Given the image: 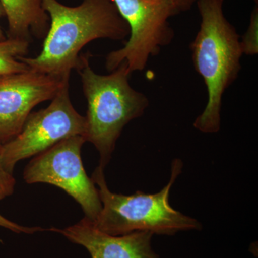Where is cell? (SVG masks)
Listing matches in <instances>:
<instances>
[{
    "instance_id": "obj_1",
    "label": "cell",
    "mask_w": 258,
    "mask_h": 258,
    "mask_svg": "<svg viewBox=\"0 0 258 258\" xmlns=\"http://www.w3.org/2000/svg\"><path fill=\"white\" fill-rule=\"evenodd\" d=\"M42 6L50 24L41 52L35 57H18L35 72L70 79L86 44L101 38L124 40L130 34L113 0H83L77 7L42 0Z\"/></svg>"
},
{
    "instance_id": "obj_2",
    "label": "cell",
    "mask_w": 258,
    "mask_h": 258,
    "mask_svg": "<svg viewBox=\"0 0 258 258\" xmlns=\"http://www.w3.org/2000/svg\"><path fill=\"white\" fill-rule=\"evenodd\" d=\"M196 3L201 24L190 47L195 70L206 85L208 101L194 126L203 133H217L221 126L222 96L241 69L240 38L224 15V0Z\"/></svg>"
},
{
    "instance_id": "obj_3",
    "label": "cell",
    "mask_w": 258,
    "mask_h": 258,
    "mask_svg": "<svg viewBox=\"0 0 258 258\" xmlns=\"http://www.w3.org/2000/svg\"><path fill=\"white\" fill-rule=\"evenodd\" d=\"M76 70L88 104L83 138L96 148L99 166L105 169L125 125L144 114L149 99L129 84L132 73L125 62L111 74L99 75L91 69L89 56L81 55Z\"/></svg>"
},
{
    "instance_id": "obj_4",
    "label": "cell",
    "mask_w": 258,
    "mask_h": 258,
    "mask_svg": "<svg viewBox=\"0 0 258 258\" xmlns=\"http://www.w3.org/2000/svg\"><path fill=\"white\" fill-rule=\"evenodd\" d=\"M182 168L181 160L173 161L170 180L159 192L138 191L134 195H124L110 191L104 169L98 166L91 179L98 186L102 210L96 221L91 223L98 230L115 236L134 232L171 236L182 231L201 230L198 220L174 210L169 204L171 187Z\"/></svg>"
},
{
    "instance_id": "obj_5",
    "label": "cell",
    "mask_w": 258,
    "mask_h": 258,
    "mask_svg": "<svg viewBox=\"0 0 258 258\" xmlns=\"http://www.w3.org/2000/svg\"><path fill=\"white\" fill-rule=\"evenodd\" d=\"M118 13L130 29L124 47L108 54L107 71L112 72L123 62L130 72L142 71L149 57L157 55L174 39L169 24L171 17L179 14L173 0H113Z\"/></svg>"
},
{
    "instance_id": "obj_6",
    "label": "cell",
    "mask_w": 258,
    "mask_h": 258,
    "mask_svg": "<svg viewBox=\"0 0 258 258\" xmlns=\"http://www.w3.org/2000/svg\"><path fill=\"white\" fill-rule=\"evenodd\" d=\"M85 142L82 136H74L37 154L25 167L23 179L29 184L46 183L60 188L81 205L85 217L93 223L102 203L98 188L83 166L81 149Z\"/></svg>"
},
{
    "instance_id": "obj_7",
    "label": "cell",
    "mask_w": 258,
    "mask_h": 258,
    "mask_svg": "<svg viewBox=\"0 0 258 258\" xmlns=\"http://www.w3.org/2000/svg\"><path fill=\"white\" fill-rule=\"evenodd\" d=\"M51 101L45 109L30 113L21 132L2 145V163L10 174H13L19 161L45 152L69 137H83L86 119L71 103L69 83Z\"/></svg>"
},
{
    "instance_id": "obj_8",
    "label": "cell",
    "mask_w": 258,
    "mask_h": 258,
    "mask_svg": "<svg viewBox=\"0 0 258 258\" xmlns=\"http://www.w3.org/2000/svg\"><path fill=\"white\" fill-rule=\"evenodd\" d=\"M69 80L30 70L0 77V142L15 138L33 108L51 101Z\"/></svg>"
},
{
    "instance_id": "obj_9",
    "label": "cell",
    "mask_w": 258,
    "mask_h": 258,
    "mask_svg": "<svg viewBox=\"0 0 258 258\" xmlns=\"http://www.w3.org/2000/svg\"><path fill=\"white\" fill-rule=\"evenodd\" d=\"M85 247L91 258H160L152 247L153 234L134 232L111 235L98 230L86 217L64 229H49Z\"/></svg>"
},
{
    "instance_id": "obj_10",
    "label": "cell",
    "mask_w": 258,
    "mask_h": 258,
    "mask_svg": "<svg viewBox=\"0 0 258 258\" xmlns=\"http://www.w3.org/2000/svg\"><path fill=\"white\" fill-rule=\"evenodd\" d=\"M8 21V38L30 42V35L46 36L50 18L42 0H0Z\"/></svg>"
},
{
    "instance_id": "obj_11",
    "label": "cell",
    "mask_w": 258,
    "mask_h": 258,
    "mask_svg": "<svg viewBox=\"0 0 258 258\" xmlns=\"http://www.w3.org/2000/svg\"><path fill=\"white\" fill-rule=\"evenodd\" d=\"M29 45L30 42L18 39L8 38L0 41V77L30 70L18 59L28 54Z\"/></svg>"
},
{
    "instance_id": "obj_12",
    "label": "cell",
    "mask_w": 258,
    "mask_h": 258,
    "mask_svg": "<svg viewBox=\"0 0 258 258\" xmlns=\"http://www.w3.org/2000/svg\"><path fill=\"white\" fill-rule=\"evenodd\" d=\"M242 54L254 55L258 53V5L254 6L247 31L240 39Z\"/></svg>"
},
{
    "instance_id": "obj_13",
    "label": "cell",
    "mask_w": 258,
    "mask_h": 258,
    "mask_svg": "<svg viewBox=\"0 0 258 258\" xmlns=\"http://www.w3.org/2000/svg\"><path fill=\"white\" fill-rule=\"evenodd\" d=\"M3 144L0 142V201L11 196L15 191L16 181L13 174H10L3 165L1 159V148Z\"/></svg>"
},
{
    "instance_id": "obj_14",
    "label": "cell",
    "mask_w": 258,
    "mask_h": 258,
    "mask_svg": "<svg viewBox=\"0 0 258 258\" xmlns=\"http://www.w3.org/2000/svg\"><path fill=\"white\" fill-rule=\"evenodd\" d=\"M0 227L8 229V230L15 232V233H25L29 234V235L45 230V229L39 227H24V226L18 225L15 222L10 221L2 215H0Z\"/></svg>"
},
{
    "instance_id": "obj_15",
    "label": "cell",
    "mask_w": 258,
    "mask_h": 258,
    "mask_svg": "<svg viewBox=\"0 0 258 258\" xmlns=\"http://www.w3.org/2000/svg\"><path fill=\"white\" fill-rule=\"evenodd\" d=\"M173 1L180 13L191 9L194 4L196 3L197 0H173Z\"/></svg>"
},
{
    "instance_id": "obj_16",
    "label": "cell",
    "mask_w": 258,
    "mask_h": 258,
    "mask_svg": "<svg viewBox=\"0 0 258 258\" xmlns=\"http://www.w3.org/2000/svg\"><path fill=\"white\" fill-rule=\"evenodd\" d=\"M5 15L4 9H3V6H2L1 3H0V18ZM4 33H3V30H2L1 27H0V41L2 40H6Z\"/></svg>"
},
{
    "instance_id": "obj_17",
    "label": "cell",
    "mask_w": 258,
    "mask_h": 258,
    "mask_svg": "<svg viewBox=\"0 0 258 258\" xmlns=\"http://www.w3.org/2000/svg\"><path fill=\"white\" fill-rule=\"evenodd\" d=\"M254 3H256V5H258V0H254Z\"/></svg>"
},
{
    "instance_id": "obj_18",
    "label": "cell",
    "mask_w": 258,
    "mask_h": 258,
    "mask_svg": "<svg viewBox=\"0 0 258 258\" xmlns=\"http://www.w3.org/2000/svg\"><path fill=\"white\" fill-rule=\"evenodd\" d=\"M224 1H225V0H224Z\"/></svg>"
}]
</instances>
